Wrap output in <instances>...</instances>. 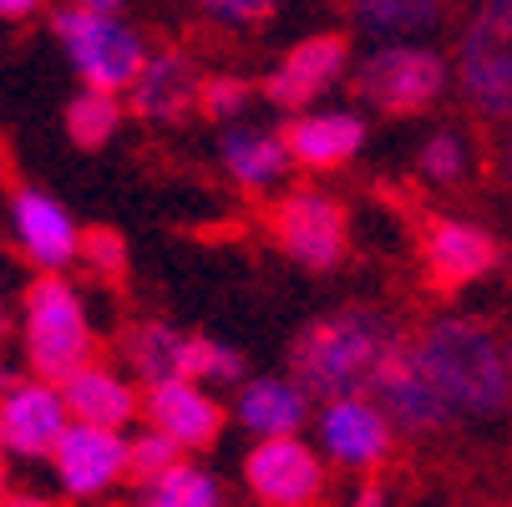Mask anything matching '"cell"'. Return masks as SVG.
<instances>
[{
	"label": "cell",
	"mask_w": 512,
	"mask_h": 507,
	"mask_svg": "<svg viewBox=\"0 0 512 507\" xmlns=\"http://www.w3.org/2000/svg\"><path fill=\"white\" fill-rule=\"evenodd\" d=\"M411 345L406 325L386 310L350 305L335 315L310 320L289 345V371L315 401L335 396H371L381 371Z\"/></svg>",
	"instance_id": "6da1fadb"
},
{
	"label": "cell",
	"mask_w": 512,
	"mask_h": 507,
	"mask_svg": "<svg viewBox=\"0 0 512 507\" xmlns=\"http://www.w3.org/2000/svg\"><path fill=\"white\" fill-rule=\"evenodd\" d=\"M416 360L457 421H492L512 406V335L477 315H442L416 335Z\"/></svg>",
	"instance_id": "7a4b0ae2"
},
{
	"label": "cell",
	"mask_w": 512,
	"mask_h": 507,
	"mask_svg": "<svg viewBox=\"0 0 512 507\" xmlns=\"http://www.w3.org/2000/svg\"><path fill=\"white\" fill-rule=\"evenodd\" d=\"M21 335H26L31 376H46V381H66L71 371H82L97 345L82 295L61 274H46V269L41 279H31L21 300Z\"/></svg>",
	"instance_id": "3957f363"
},
{
	"label": "cell",
	"mask_w": 512,
	"mask_h": 507,
	"mask_svg": "<svg viewBox=\"0 0 512 507\" xmlns=\"http://www.w3.org/2000/svg\"><path fill=\"white\" fill-rule=\"evenodd\" d=\"M452 82L447 56L431 51L426 41H376L371 56H360L350 66V87L365 107H376L386 117H416L431 102H442Z\"/></svg>",
	"instance_id": "277c9868"
},
{
	"label": "cell",
	"mask_w": 512,
	"mask_h": 507,
	"mask_svg": "<svg viewBox=\"0 0 512 507\" xmlns=\"http://www.w3.org/2000/svg\"><path fill=\"white\" fill-rule=\"evenodd\" d=\"M51 31L61 41V51L71 56L77 77L87 87H107V92H127L137 82L142 61H148V41L142 31H132L122 21V11H87V6H61L51 16Z\"/></svg>",
	"instance_id": "5b68a950"
},
{
	"label": "cell",
	"mask_w": 512,
	"mask_h": 507,
	"mask_svg": "<svg viewBox=\"0 0 512 507\" xmlns=\"http://www.w3.org/2000/svg\"><path fill=\"white\" fill-rule=\"evenodd\" d=\"M457 87L487 122H512V0H477L457 36Z\"/></svg>",
	"instance_id": "8992f818"
},
{
	"label": "cell",
	"mask_w": 512,
	"mask_h": 507,
	"mask_svg": "<svg viewBox=\"0 0 512 507\" xmlns=\"http://www.w3.org/2000/svg\"><path fill=\"white\" fill-rule=\"evenodd\" d=\"M274 244L295 259L300 269H340L350 254V213L340 198L320 188H295L274 208Z\"/></svg>",
	"instance_id": "52a82bcc"
},
{
	"label": "cell",
	"mask_w": 512,
	"mask_h": 507,
	"mask_svg": "<svg viewBox=\"0 0 512 507\" xmlns=\"http://www.w3.org/2000/svg\"><path fill=\"white\" fill-rule=\"evenodd\" d=\"M315 437H320V452L335 467H345V472H376V467L391 462L396 421L371 396H335L315 416Z\"/></svg>",
	"instance_id": "ba28073f"
},
{
	"label": "cell",
	"mask_w": 512,
	"mask_h": 507,
	"mask_svg": "<svg viewBox=\"0 0 512 507\" xmlns=\"http://www.w3.org/2000/svg\"><path fill=\"white\" fill-rule=\"evenodd\" d=\"M350 77V36L340 31H315L305 41H295L264 77V97L279 112H305L315 107L335 82Z\"/></svg>",
	"instance_id": "9c48e42d"
},
{
	"label": "cell",
	"mask_w": 512,
	"mask_h": 507,
	"mask_svg": "<svg viewBox=\"0 0 512 507\" xmlns=\"http://www.w3.org/2000/svg\"><path fill=\"white\" fill-rule=\"evenodd\" d=\"M71 426V406L61 381L31 376L16 381L11 391H0V447L21 462H51L56 442Z\"/></svg>",
	"instance_id": "30bf717a"
},
{
	"label": "cell",
	"mask_w": 512,
	"mask_h": 507,
	"mask_svg": "<svg viewBox=\"0 0 512 507\" xmlns=\"http://www.w3.org/2000/svg\"><path fill=\"white\" fill-rule=\"evenodd\" d=\"M244 487L269 507H310L325 497V457L295 437H259L244 457Z\"/></svg>",
	"instance_id": "8fae6325"
},
{
	"label": "cell",
	"mask_w": 512,
	"mask_h": 507,
	"mask_svg": "<svg viewBox=\"0 0 512 507\" xmlns=\"http://www.w3.org/2000/svg\"><path fill=\"white\" fill-rule=\"evenodd\" d=\"M51 467H56V482L66 497H102L107 487H117L127 477V437L117 426L71 416L66 437L51 452Z\"/></svg>",
	"instance_id": "7c38bea8"
},
{
	"label": "cell",
	"mask_w": 512,
	"mask_h": 507,
	"mask_svg": "<svg viewBox=\"0 0 512 507\" xmlns=\"http://www.w3.org/2000/svg\"><path fill=\"white\" fill-rule=\"evenodd\" d=\"M421 264L431 274V289H467L477 279H487L497 264H502V244L497 234H487L482 224H467V219H431L426 234H421Z\"/></svg>",
	"instance_id": "4fadbf2b"
},
{
	"label": "cell",
	"mask_w": 512,
	"mask_h": 507,
	"mask_svg": "<svg viewBox=\"0 0 512 507\" xmlns=\"http://www.w3.org/2000/svg\"><path fill=\"white\" fill-rule=\"evenodd\" d=\"M203 77H208V71H198L193 56L153 51L148 61H142L137 82L127 87V107H132L137 122H148V127H178V122H188L198 112Z\"/></svg>",
	"instance_id": "5bb4252c"
},
{
	"label": "cell",
	"mask_w": 512,
	"mask_h": 507,
	"mask_svg": "<svg viewBox=\"0 0 512 507\" xmlns=\"http://www.w3.org/2000/svg\"><path fill=\"white\" fill-rule=\"evenodd\" d=\"M11 234H16V249L46 274H61V269H71L82 259L77 219L41 188H21L11 198Z\"/></svg>",
	"instance_id": "9a60e30c"
},
{
	"label": "cell",
	"mask_w": 512,
	"mask_h": 507,
	"mask_svg": "<svg viewBox=\"0 0 512 507\" xmlns=\"http://www.w3.org/2000/svg\"><path fill=\"white\" fill-rule=\"evenodd\" d=\"M371 401H381V411L396 421V431H406V437H426V431H442V426L457 421L452 406L442 401V391H436V381L421 371L416 340L381 371V381L371 386Z\"/></svg>",
	"instance_id": "2e32d148"
},
{
	"label": "cell",
	"mask_w": 512,
	"mask_h": 507,
	"mask_svg": "<svg viewBox=\"0 0 512 507\" xmlns=\"http://www.w3.org/2000/svg\"><path fill=\"white\" fill-rule=\"evenodd\" d=\"M142 416L153 426H163L168 437H178L188 452H203L218 442V431H224V406L208 396L203 381L193 376H173V381H153L142 391Z\"/></svg>",
	"instance_id": "e0dca14e"
},
{
	"label": "cell",
	"mask_w": 512,
	"mask_h": 507,
	"mask_svg": "<svg viewBox=\"0 0 512 507\" xmlns=\"http://www.w3.org/2000/svg\"><path fill=\"white\" fill-rule=\"evenodd\" d=\"M284 142L295 153V168H310V173H335L345 168L350 158H360L365 148V117L360 112H295L284 122Z\"/></svg>",
	"instance_id": "ac0fdd59"
},
{
	"label": "cell",
	"mask_w": 512,
	"mask_h": 507,
	"mask_svg": "<svg viewBox=\"0 0 512 507\" xmlns=\"http://www.w3.org/2000/svg\"><path fill=\"white\" fill-rule=\"evenodd\" d=\"M218 163L224 173L244 188V193H269L289 178L295 153H289L284 132H264V127H229L218 142Z\"/></svg>",
	"instance_id": "d6986e66"
},
{
	"label": "cell",
	"mask_w": 512,
	"mask_h": 507,
	"mask_svg": "<svg viewBox=\"0 0 512 507\" xmlns=\"http://www.w3.org/2000/svg\"><path fill=\"white\" fill-rule=\"evenodd\" d=\"M310 391L295 381V376H259V381H244L239 391V426L254 431V437H295V431L310 421Z\"/></svg>",
	"instance_id": "ffe728a7"
},
{
	"label": "cell",
	"mask_w": 512,
	"mask_h": 507,
	"mask_svg": "<svg viewBox=\"0 0 512 507\" xmlns=\"http://www.w3.org/2000/svg\"><path fill=\"white\" fill-rule=\"evenodd\" d=\"M61 391H66V406H71V416H77V421L117 426V431L142 411V396H137L117 371L97 366V360H87L82 371H71V376L61 381Z\"/></svg>",
	"instance_id": "44dd1931"
},
{
	"label": "cell",
	"mask_w": 512,
	"mask_h": 507,
	"mask_svg": "<svg viewBox=\"0 0 512 507\" xmlns=\"http://www.w3.org/2000/svg\"><path fill=\"white\" fill-rule=\"evenodd\" d=\"M447 0H350V21L371 41H426L442 31Z\"/></svg>",
	"instance_id": "7402d4cb"
},
{
	"label": "cell",
	"mask_w": 512,
	"mask_h": 507,
	"mask_svg": "<svg viewBox=\"0 0 512 507\" xmlns=\"http://www.w3.org/2000/svg\"><path fill=\"white\" fill-rule=\"evenodd\" d=\"M183 345H188V335H178L173 325L142 320L137 330L122 335V360L132 366V376H137L142 386H153V381L183 376Z\"/></svg>",
	"instance_id": "603a6c76"
},
{
	"label": "cell",
	"mask_w": 512,
	"mask_h": 507,
	"mask_svg": "<svg viewBox=\"0 0 512 507\" xmlns=\"http://www.w3.org/2000/svg\"><path fill=\"white\" fill-rule=\"evenodd\" d=\"M122 97L127 92H107V87H87L82 82V92L66 102V137L77 142V148H87V153H97V148H107V142L117 137V127H122Z\"/></svg>",
	"instance_id": "cb8c5ba5"
},
{
	"label": "cell",
	"mask_w": 512,
	"mask_h": 507,
	"mask_svg": "<svg viewBox=\"0 0 512 507\" xmlns=\"http://www.w3.org/2000/svg\"><path fill=\"white\" fill-rule=\"evenodd\" d=\"M218 497H224L218 477L193 467V462H173L163 477H153L142 487V502H153V507H213Z\"/></svg>",
	"instance_id": "d4e9b609"
},
{
	"label": "cell",
	"mask_w": 512,
	"mask_h": 507,
	"mask_svg": "<svg viewBox=\"0 0 512 507\" xmlns=\"http://www.w3.org/2000/svg\"><path fill=\"white\" fill-rule=\"evenodd\" d=\"M416 168H421V178L436 183V188H457V183L472 173V142H467L457 127L431 132V137L421 142V153H416Z\"/></svg>",
	"instance_id": "484cf974"
},
{
	"label": "cell",
	"mask_w": 512,
	"mask_h": 507,
	"mask_svg": "<svg viewBox=\"0 0 512 507\" xmlns=\"http://www.w3.org/2000/svg\"><path fill=\"white\" fill-rule=\"evenodd\" d=\"M183 376L203 381V386H239L244 381V355L213 335H188L183 345Z\"/></svg>",
	"instance_id": "4316f807"
},
{
	"label": "cell",
	"mask_w": 512,
	"mask_h": 507,
	"mask_svg": "<svg viewBox=\"0 0 512 507\" xmlns=\"http://www.w3.org/2000/svg\"><path fill=\"white\" fill-rule=\"evenodd\" d=\"M183 442L178 437H168L163 426H153L148 421V431H137V437H127V477L137 482V487H148L153 477H163L173 462H183Z\"/></svg>",
	"instance_id": "83f0119b"
},
{
	"label": "cell",
	"mask_w": 512,
	"mask_h": 507,
	"mask_svg": "<svg viewBox=\"0 0 512 507\" xmlns=\"http://www.w3.org/2000/svg\"><path fill=\"white\" fill-rule=\"evenodd\" d=\"M254 102V82L249 77H234V71H213L203 77V97H198V112L213 117V122H234L244 117Z\"/></svg>",
	"instance_id": "f1b7e54d"
},
{
	"label": "cell",
	"mask_w": 512,
	"mask_h": 507,
	"mask_svg": "<svg viewBox=\"0 0 512 507\" xmlns=\"http://www.w3.org/2000/svg\"><path fill=\"white\" fill-rule=\"evenodd\" d=\"M82 264L97 274V279H122L127 274V239L117 229H87L82 234Z\"/></svg>",
	"instance_id": "f546056e"
},
{
	"label": "cell",
	"mask_w": 512,
	"mask_h": 507,
	"mask_svg": "<svg viewBox=\"0 0 512 507\" xmlns=\"http://www.w3.org/2000/svg\"><path fill=\"white\" fill-rule=\"evenodd\" d=\"M198 6L224 26H264L279 11V0H198Z\"/></svg>",
	"instance_id": "4dcf8cb0"
},
{
	"label": "cell",
	"mask_w": 512,
	"mask_h": 507,
	"mask_svg": "<svg viewBox=\"0 0 512 507\" xmlns=\"http://www.w3.org/2000/svg\"><path fill=\"white\" fill-rule=\"evenodd\" d=\"M41 11V0H0V21H26Z\"/></svg>",
	"instance_id": "1f68e13d"
},
{
	"label": "cell",
	"mask_w": 512,
	"mask_h": 507,
	"mask_svg": "<svg viewBox=\"0 0 512 507\" xmlns=\"http://www.w3.org/2000/svg\"><path fill=\"white\" fill-rule=\"evenodd\" d=\"M16 492H11V452L0 447V502H11Z\"/></svg>",
	"instance_id": "d6a6232c"
},
{
	"label": "cell",
	"mask_w": 512,
	"mask_h": 507,
	"mask_svg": "<svg viewBox=\"0 0 512 507\" xmlns=\"http://www.w3.org/2000/svg\"><path fill=\"white\" fill-rule=\"evenodd\" d=\"M71 6H87V11H122V0H71Z\"/></svg>",
	"instance_id": "836d02e7"
},
{
	"label": "cell",
	"mask_w": 512,
	"mask_h": 507,
	"mask_svg": "<svg viewBox=\"0 0 512 507\" xmlns=\"http://www.w3.org/2000/svg\"><path fill=\"white\" fill-rule=\"evenodd\" d=\"M502 178L512 183V127H507V142H502Z\"/></svg>",
	"instance_id": "e575fe53"
},
{
	"label": "cell",
	"mask_w": 512,
	"mask_h": 507,
	"mask_svg": "<svg viewBox=\"0 0 512 507\" xmlns=\"http://www.w3.org/2000/svg\"><path fill=\"white\" fill-rule=\"evenodd\" d=\"M355 502L371 507V502H386V492H381V487H360V492H355Z\"/></svg>",
	"instance_id": "d590c367"
}]
</instances>
